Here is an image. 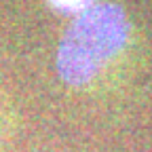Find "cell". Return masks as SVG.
<instances>
[{
	"instance_id": "2",
	"label": "cell",
	"mask_w": 152,
	"mask_h": 152,
	"mask_svg": "<svg viewBox=\"0 0 152 152\" xmlns=\"http://www.w3.org/2000/svg\"><path fill=\"white\" fill-rule=\"evenodd\" d=\"M47 2L59 13L66 15H80L83 11H87L89 7L95 4V0H47Z\"/></svg>"
},
{
	"instance_id": "1",
	"label": "cell",
	"mask_w": 152,
	"mask_h": 152,
	"mask_svg": "<svg viewBox=\"0 0 152 152\" xmlns=\"http://www.w3.org/2000/svg\"><path fill=\"white\" fill-rule=\"evenodd\" d=\"M131 23L114 2L93 4L76 15L57 47V74L70 87H85L123 53Z\"/></svg>"
}]
</instances>
